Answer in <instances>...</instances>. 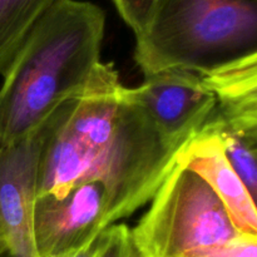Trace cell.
<instances>
[{
    "mask_svg": "<svg viewBox=\"0 0 257 257\" xmlns=\"http://www.w3.org/2000/svg\"><path fill=\"white\" fill-rule=\"evenodd\" d=\"M99 257H142L131 237V228L124 223L110 226V237Z\"/></svg>",
    "mask_w": 257,
    "mask_h": 257,
    "instance_id": "4fadbf2b",
    "label": "cell"
},
{
    "mask_svg": "<svg viewBox=\"0 0 257 257\" xmlns=\"http://www.w3.org/2000/svg\"><path fill=\"white\" fill-rule=\"evenodd\" d=\"M257 53V0H158L150 25L136 37L145 77L167 69L201 73Z\"/></svg>",
    "mask_w": 257,
    "mask_h": 257,
    "instance_id": "3957f363",
    "label": "cell"
},
{
    "mask_svg": "<svg viewBox=\"0 0 257 257\" xmlns=\"http://www.w3.org/2000/svg\"><path fill=\"white\" fill-rule=\"evenodd\" d=\"M59 0H0V75L38 20Z\"/></svg>",
    "mask_w": 257,
    "mask_h": 257,
    "instance_id": "30bf717a",
    "label": "cell"
},
{
    "mask_svg": "<svg viewBox=\"0 0 257 257\" xmlns=\"http://www.w3.org/2000/svg\"><path fill=\"white\" fill-rule=\"evenodd\" d=\"M240 235L207 183L177 163L131 230L142 257H188Z\"/></svg>",
    "mask_w": 257,
    "mask_h": 257,
    "instance_id": "277c9868",
    "label": "cell"
},
{
    "mask_svg": "<svg viewBox=\"0 0 257 257\" xmlns=\"http://www.w3.org/2000/svg\"><path fill=\"white\" fill-rule=\"evenodd\" d=\"M125 97L146 110L166 142L182 148L202 128L216 105L198 73L167 69L124 89Z\"/></svg>",
    "mask_w": 257,
    "mask_h": 257,
    "instance_id": "52a82bcc",
    "label": "cell"
},
{
    "mask_svg": "<svg viewBox=\"0 0 257 257\" xmlns=\"http://www.w3.org/2000/svg\"><path fill=\"white\" fill-rule=\"evenodd\" d=\"M124 89L114 64L100 62L45 143L37 198L62 197L83 183L99 182L113 225L151 202L181 148L166 142Z\"/></svg>",
    "mask_w": 257,
    "mask_h": 257,
    "instance_id": "6da1fadb",
    "label": "cell"
},
{
    "mask_svg": "<svg viewBox=\"0 0 257 257\" xmlns=\"http://www.w3.org/2000/svg\"><path fill=\"white\" fill-rule=\"evenodd\" d=\"M200 77L216 99L213 117L226 124H257V53L221 63Z\"/></svg>",
    "mask_w": 257,
    "mask_h": 257,
    "instance_id": "9c48e42d",
    "label": "cell"
},
{
    "mask_svg": "<svg viewBox=\"0 0 257 257\" xmlns=\"http://www.w3.org/2000/svg\"><path fill=\"white\" fill-rule=\"evenodd\" d=\"M158 0H113L118 14L132 29L136 37L145 33L150 25Z\"/></svg>",
    "mask_w": 257,
    "mask_h": 257,
    "instance_id": "8fae6325",
    "label": "cell"
},
{
    "mask_svg": "<svg viewBox=\"0 0 257 257\" xmlns=\"http://www.w3.org/2000/svg\"><path fill=\"white\" fill-rule=\"evenodd\" d=\"M176 163L207 183L241 233L257 237L256 201L228 162L217 137L197 132L181 148Z\"/></svg>",
    "mask_w": 257,
    "mask_h": 257,
    "instance_id": "ba28073f",
    "label": "cell"
},
{
    "mask_svg": "<svg viewBox=\"0 0 257 257\" xmlns=\"http://www.w3.org/2000/svg\"><path fill=\"white\" fill-rule=\"evenodd\" d=\"M74 99L59 105L39 128L23 140L0 145V257H39L33 210L40 156Z\"/></svg>",
    "mask_w": 257,
    "mask_h": 257,
    "instance_id": "5b68a950",
    "label": "cell"
},
{
    "mask_svg": "<svg viewBox=\"0 0 257 257\" xmlns=\"http://www.w3.org/2000/svg\"><path fill=\"white\" fill-rule=\"evenodd\" d=\"M109 203L99 182L72 188L62 197H38L33 228L39 257H65L112 226Z\"/></svg>",
    "mask_w": 257,
    "mask_h": 257,
    "instance_id": "8992f818",
    "label": "cell"
},
{
    "mask_svg": "<svg viewBox=\"0 0 257 257\" xmlns=\"http://www.w3.org/2000/svg\"><path fill=\"white\" fill-rule=\"evenodd\" d=\"M257 237L250 235H240L230 242L207 248L188 257H256Z\"/></svg>",
    "mask_w": 257,
    "mask_h": 257,
    "instance_id": "7c38bea8",
    "label": "cell"
},
{
    "mask_svg": "<svg viewBox=\"0 0 257 257\" xmlns=\"http://www.w3.org/2000/svg\"><path fill=\"white\" fill-rule=\"evenodd\" d=\"M110 237V226L105 228L103 232H100L97 237L93 241H90L88 245L82 247L80 250L75 251V252L70 253V255L65 257H99L102 251L104 250L107 246L108 241Z\"/></svg>",
    "mask_w": 257,
    "mask_h": 257,
    "instance_id": "5bb4252c",
    "label": "cell"
},
{
    "mask_svg": "<svg viewBox=\"0 0 257 257\" xmlns=\"http://www.w3.org/2000/svg\"><path fill=\"white\" fill-rule=\"evenodd\" d=\"M105 14L84 0H59L30 29L3 74L0 145L39 128L79 97L100 63Z\"/></svg>",
    "mask_w": 257,
    "mask_h": 257,
    "instance_id": "7a4b0ae2",
    "label": "cell"
}]
</instances>
